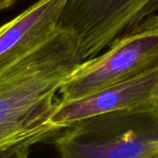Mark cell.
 <instances>
[{
  "mask_svg": "<svg viewBox=\"0 0 158 158\" xmlns=\"http://www.w3.org/2000/svg\"><path fill=\"white\" fill-rule=\"evenodd\" d=\"M82 62L75 37L58 27L0 68V156L52 143L64 131L51 123L56 94Z\"/></svg>",
  "mask_w": 158,
  "mask_h": 158,
  "instance_id": "cell-1",
  "label": "cell"
},
{
  "mask_svg": "<svg viewBox=\"0 0 158 158\" xmlns=\"http://www.w3.org/2000/svg\"><path fill=\"white\" fill-rule=\"evenodd\" d=\"M52 143L58 158H150L158 151V107L92 117L65 129Z\"/></svg>",
  "mask_w": 158,
  "mask_h": 158,
  "instance_id": "cell-2",
  "label": "cell"
},
{
  "mask_svg": "<svg viewBox=\"0 0 158 158\" xmlns=\"http://www.w3.org/2000/svg\"><path fill=\"white\" fill-rule=\"evenodd\" d=\"M158 68V14L116 40L106 52L83 61L62 84L60 102L86 96Z\"/></svg>",
  "mask_w": 158,
  "mask_h": 158,
  "instance_id": "cell-3",
  "label": "cell"
},
{
  "mask_svg": "<svg viewBox=\"0 0 158 158\" xmlns=\"http://www.w3.org/2000/svg\"><path fill=\"white\" fill-rule=\"evenodd\" d=\"M157 11L158 0H68L58 27L75 37L86 61Z\"/></svg>",
  "mask_w": 158,
  "mask_h": 158,
  "instance_id": "cell-4",
  "label": "cell"
},
{
  "mask_svg": "<svg viewBox=\"0 0 158 158\" xmlns=\"http://www.w3.org/2000/svg\"><path fill=\"white\" fill-rule=\"evenodd\" d=\"M158 68L132 79L100 89L86 96L60 102L51 117V123L65 130L81 120L98 115L156 105Z\"/></svg>",
  "mask_w": 158,
  "mask_h": 158,
  "instance_id": "cell-5",
  "label": "cell"
},
{
  "mask_svg": "<svg viewBox=\"0 0 158 158\" xmlns=\"http://www.w3.org/2000/svg\"><path fill=\"white\" fill-rule=\"evenodd\" d=\"M68 0H38L0 26V68L49 37Z\"/></svg>",
  "mask_w": 158,
  "mask_h": 158,
  "instance_id": "cell-6",
  "label": "cell"
},
{
  "mask_svg": "<svg viewBox=\"0 0 158 158\" xmlns=\"http://www.w3.org/2000/svg\"><path fill=\"white\" fill-rule=\"evenodd\" d=\"M0 158H30V150L20 151V152H18V153L10 155V156H0Z\"/></svg>",
  "mask_w": 158,
  "mask_h": 158,
  "instance_id": "cell-7",
  "label": "cell"
},
{
  "mask_svg": "<svg viewBox=\"0 0 158 158\" xmlns=\"http://www.w3.org/2000/svg\"><path fill=\"white\" fill-rule=\"evenodd\" d=\"M17 0H0V9H6L12 6Z\"/></svg>",
  "mask_w": 158,
  "mask_h": 158,
  "instance_id": "cell-8",
  "label": "cell"
},
{
  "mask_svg": "<svg viewBox=\"0 0 158 158\" xmlns=\"http://www.w3.org/2000/svg\"><path fill=\"white\" fill-rule=\"evenodd\" d=\"M150 158H158V151L156 153V154H154V155H153V156H152Z\"/></svg>",
  "mask_w": 158,
  "mask_h": 158,
  "instance_id": "cell-9",
  "label": "cell"
},
{
  "mask_svg": "<svg viewBox=\"0 0 158 158\" xmlns=\"http://www.w3.org/2000/svg\"><path fill=\"white\" fill-rule=\"evenodd\" d=\"M156 106L158 107V101H157V103H156Z\"/></svg>",
  "mask_w": 158,
  "mask_h": 158,
  "instance_id": "cell-10",
  "label": "cell"
}]
</instances>
